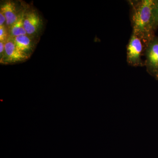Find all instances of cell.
Segmentation results:
<instances>
[{"instance_id": "cell-1", "label": "cell", "mask_w": 158, "mask_h": 158, "mask_svg": "<svg viewBox=\"0 0 158 158\" xmlns=\"http://www.w3.org/2000/svg\"><path fill=\"white\" fill-rule=\"evenodd\" d=\"M153 0L131 2L132 33L142 40L144 46L155 36L152 23V9Z\"/></svg>"}, {"instance_id": "cell-2", "label": "cell", "mask_w": 158, "mask_h": 158, "mask_svg": "<svg viewBox=\"0 0 158 158\" xmlns=\"http://www.w3.org/2000/svg\"><path fill=\"white\" fill-rule=\"evenodd\" d=\"M23 25L26 33L40 39L44 27V22L37 9L28 5L23 14Z\"/></svg>"}, {"instance_id": "cell-3", "label": "cell", "mask_w": 158, "mask_h": 158, "mask_svg": "<svg viewBox=\"0 0 158 158\" xmlns=\"http://www.w3.org/2000/svg\"><path fill=\"white\" fill-rule=\"evenodd\" d=\"M144 52L147 72L158 81V36H155L147 44Z\"/></svg>"}, {"instance_id": "cell-4", "label": "cell", "mask_w": 158, "mask_h": 158, "mask_svg": "<svg viewBox=\"0 0 158 158\" xmlns=\"http://www.w3.org/2000/svg\"><path fill=\"white\" fill-rule=\"evenodd\" d=\"M27 5L20 1H6L1 4L0 11L5 15L6 26L9 29L23 14Z\"/></svg>"}, {"instance_id": "cell-5", "label": "cell", "mask_w": 158, "mask_h": 158, "mask_svg": "<svg viewBox=\"0 0 158 158\" xmlns=\"http://www.w3.org/2000/svg\"><path fill=\"white\" fill-rule=\"evenodd\" d=\"M145 46L140 38L132 34L127 47V62L129 65L135 67L143 66L144 62L141 59Z\"/></svg>"}, {"instance_id": "cell-6", "label": "cell", "mask_w": 158, "mask_h": 158, "mask_svg": "<svg viewBox=\"0 0 158 158\" xmlns=\"http://www.w3.org/2000/svg\"><path fill=\"white\" fill-rule=\"evenodd\" d=\"M30 58L18 48L13 40L10 37L6 41L5 54L2 59H0V62L3 64H15L24 62Z\"/></svg>"}, {"instance_id": "cell-7", "label": "cell", "mask_w": 158, "mask_h": 158, "mask_svg": "<svg viewBox=\"0 0 158 158\" xmlns=\"http://www.w3.org/2000/svg\"><path fill=\"white\" fill-rule=\"evenodd\" d=\"M11 38L13 40L18 48L30 57L34 53L39 40V39L31 37L27 34Z\"/></svg>"}, {"instance_id": "cell-8", "label": "cell", "mask_w": 158, "mask_h": 158, "mask_svg": "<svg viewBox=\"0 0 158 158\" xmlns=\"http://www.w3.org/2000/svg\"><path fill=\"white\" fill-rule=\"evenodd\" d=\"M23 14L9 29L10 37H14L27 34L23 25Z\"/></svg>"}, {"instance_id": "cell-9", "label": "cell", "mask_w": 158, "mask_h": 158, "mask_svg": "<svg viewBox=\"0 0 158 158\" xmlns=\"http://www.w3.org/2000/svg\"><path fill=\"white\" fill-rule=\"evenodd\" d=\"M152 23L155 32L158 27V0H153L152 9Z\"/></svg>"}, {"instance_id": "cell-10", "label": "cell", "mask_w": 158, "mask_h": 158, "mask_svg": "<svg viewBox=\"0 0 158 158\" xmlns=\"http://www.w3.org/2000/svg\"><path fill=\"white\" fill-rule=\"evenodd\" d=\"M10 38V31L6 25L0 26V41L6 42Z\"/></svg>"}, {"instance_id": "cell-11", "label": "cell", "mask_w": 158, "mask_h": 158, "mask_svg": "<svg viewBox=\"0 0 158 158\" xmlns=\"http://www.w3.org/2000/svg\"><path fill=\"white\" fill-rule=\"evenodd\" d=\"M6 42L0 41V59H2L5 54Z\"/></svg>"}, {"instance_id": "cell-12", "label": "cell", "mask_w": 158, "mask_h": 158, "mask_svg": "<svg viewBox=\"0 0 158 158\" xmlns=\"http://www.w3.org/2000/svg\"><path fill=\"white\" fill-rule=\"evenodd\" d=\"M6 16L2 11H0V26L6 25Z\"/></svg>"}]
</instances>
